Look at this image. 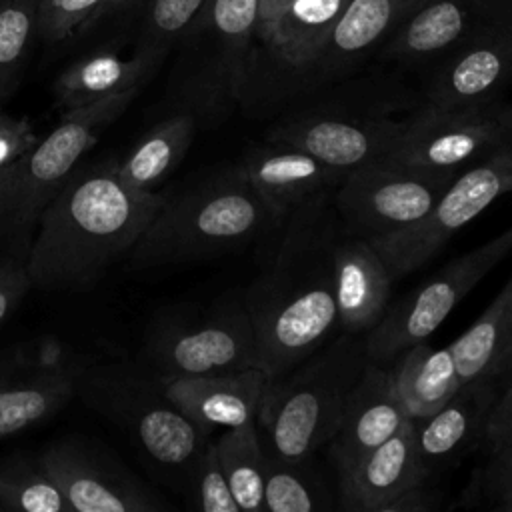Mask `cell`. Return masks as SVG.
<instances>
[{"label": "cell", "instance_id": "6da1fadb", "mask_svg": "<svg viewBox=\"0 0 512 512\" xmlns=\"http://www.w3.org/2000/svg\"><path fill=\"white\" fill-rule=\"evenodd\" d=\"M334 194L298 208L244 292L260 368L280 378L314 354L338 328L332 254L340 218Z\"/></svg>", "mask_w": 512, "mask_h": 512}, {"label": "cell", "instance_id": "7a4b0ae2", "mask_svg": "<svg viewBox=\"0 0 512 512\" xmlns=\"http://www.w3.org/2000/svg\"><path fill=\"white\" fill-rule=\"evenodd\" d=\"M166 192H134L116 176V158L80 162L42 210L26 256L32 288L88 292L124 260Z\"/></svg>", "mask_w": 512, "mask_h": 512}, {"label": "cell", "instance_id": "3957f363", "mask_svg": "<svg viewBox=\"0 0 512 512\" xmlns=\"http://www.w3.org/2000/svg\"><path fill=\"white\" fill-rule=\"evenodd\" d=\"M278 214L234 166L178 192L162 206L128 252L130 270L198 262L236 250L278 230Z\"/></svg>", "mask_w": 512, "mask_h": 512}, {"label": "cell", "instance_id": "277c9868", "mask_svg": "<svg viewBox=\"0 0 512 512\" xmlns=\"http://www.w3.org/2000/svg\"><path fill=\"white\" fill-rule=\"evenodd\" d=\"M76 396L124 430L146 460L180 488L210 442V434L168 400L158 374L140 358L100 362L78 356Z\"/></svg>", "mask_w": 512, "mask_h": 512}, {"label": "cell", "instance_id": "5b68a950", "mask_svg": "<svg viewBox=\"0 0 512 512\" xmlns=\"http://www.w3.org/2000/svg\"><path fill=\"white\" fill-rule=\"evenodd\" d=\"M368 362L364 334H340L266 384L256 426L266 452L308 458L336 434L348 396Z\"/></svg>", "mask_w": 512, "mask_h": 512}, {"label": "cell", "instance_id": "8992f818", "mask_svg": "<svg viewBox=\"0 0 512 512\" xmlns=\"http://www.w3.org/2000/svg\"><path fill=\"white\" fill-rule=\"evenodd\" d=\"M138 92L128 90L66 110L60 122L34 142L24 156L12 202L0 224V244L4 250L28 256L38 218L46 204L96 146L106 128L126 112Z\"/></svg>", "mask_w": 512, "mask_h": 512}, {"label": "cell", "instance_id": "52a82bcc", "mask_svg": "<svg viewBox=\"0 0 512 512\" xmlns=\"http://www.w3.org/2000/svg\"><path fill=\"white\" fill-rule=\"evenodd\" d=\"M260 0H210L178 44L192 48L178 84V110L200 126L220 122L240 104L256 38Z\"/></svg>", "mask_w": 512, "mask_h": 512}, {"label": "cell", "instance_id": "ba28073f", "mask_svg": "<svg viewBox=\"0 0 512 512\" xmlns=\"http://www.w3.org/2000/svg\"><path fill=\"white\" fill-rule=\"evenodd\" d=\"M512 146V104L504 100L442 108L426 102L404 118L386 162L434 174H460Z\"/></svg>", "mask_w": 512, "mask_h": 512}, {"label": "cell", "instance_id": "9c48e42d", "mask_svg": "<svg viewBox=\"0 0 512 512\" xmlns=\"http://www.w3.org/2000/svg\"><path fill=\"white\" fill-rule=\"evenodd\" d=\"M512 252V226L470 252L450 260L426 282L388 308L364 334L370 362H390L406 348L428 340L460 300Z\"/></svg>", "mask_w": 512, "mask_h": 512}, {"label": "cell", "instance_id": "30bf717a", "mask_svg": "<svg viewBox=\"0 0 512 512\" xmlns=\"http://www.w3.org/2000/svg\"><path fill=\"white\" fill-rule=\"evenodd\" d=\"M510 192L512 146H506L462 170L420 222L368 242L386 264L392 280L404 278L430 262L458 230Z\"/></svg>", "mask_w": 512, "mask_h": 512}, {"label": "cell", "instance_id": "8fae6325", "mask_svg": "<svg viewBox=\"0 0 512 512\" xmlns=\"http://www.w3.org/2000/svg\"><path fill=\"white\" fill-rule=\"evenodd\" d=\"M140 360L158 374H208L258 366L256 336L244 302L198 316L164 318L148 332Z\"/></svg>", "mask_w": 512, "mask_h": 512}, {"label": "cell", "instance_id": "7c38bea8", "mask_svg": "<svg viewBox=\"0 0 512 512\" xmlns=\"http://www.w3.org/2000/svg\"><path fill=\"white\" fill-rule=\"evenodd\" d=\"M456 176L380 160L348 172L332 200L344 232L376 240L420 222Z\"/></svg>", "mask_w": 512, "mask_h": 512}, {"label": "cell", "instance_id": "4fadbf2b", "mask_svg": "<svg viewBox=\"0 0 512 512\" xmlns=\"http://www.w3.org/2000/svg\"><path fill=\"white\" fill-rule=\"evenodd\" d=\"M70 512H162L170 504L102 442L70 434L38 454Z\"/></svg>", "mask_w": 512, "mask_h": 512}, {"label": "cell", "instance_id": "5bb4252c", "mask_svg": "<svg viewBox=\"0 0 512 512\" xmlns=\"http://www.w3.org/2000/svg\"><path fill=\"white\" fill-rule=\"evenodd\" d=\"M404 120L380 110L318 104L292 110L276 120L264 140L296 146L344 172L384 160L394 148Z\"/></svg>", "mask_w": 512, "mask_h": 512}, {"label": "cell", "instance_id": "9a60e30c", "mask_svg": "<svg viewBox=\"0 0 512 512\" xmlns=\"http://www.w3.org/2000/svg\"><path fill=\"white\" fill-rule=\"evenodd\" d=\"M78 356L54 338L14 344L0 354V440L26 432L76 396Z\"/></svg>", "mask_w": 512, "mask_h": 512}, {"label": "cell", "instance_id": "2e32d148", "mask_svg": "<svg viewBox=\"0 0 512 512\" xmlns=\"http://www.w3.org/2000/svg\"><path fill=\"white\" fill-rule=\"evenodd\" d=\"M430 66L424 84L426 102L458 108L502 100L512 86V10Z\"/></svg>", "mask_w": 512, "mask_h": 512}, {"label": "cell", "instance_id": "e0dca14e", "mask_svg": "<svg viewBox=\"0 0 512 512\" xmlns=\"http://www.w3.org/2000/svg\"><path fill=\"white\" fill-rule=\"evenodd\" d=\"M424 0H348L330 26L304 82V94L354 72L400 30Z\"/></svg>", "mask_w": 512, "mask_h": 512}, {"label": "cell", "instance_id": "ac0fdd59", "mask_svg": "<svg viewBox=\"0 0 512 512\" xmlns=\"http://www.w3.org/2000/svg\"><path fill=\"white\" fill-rule=\"evenodd\" d=\"M236 168L284 218L302 206L332 196L348 174L296 146L270 140L248 146Z\"/></svg>", "mask_w": 512, "mask_h": 512}, {"label": "cell", "instance_id": "d6986e66", "mask_svg": "<svg viewBox=\"0 0 512 512\" xmlns=\"http://www.w3.org/2000/svg\"><path fill=\"white\" fill-rule=\"evenodd\" d=\"M508 10L512 0H424L380 56L404 66L434 64Z\"/></svg>", "mask_w": 512, "mask_h": 512}, {"label": "cell", "instance_id": "ffe728a7", "mask_svg": "<svg viewBox=\"0 0 512 512\" xmlns=\"http://www.w3.org/2000/svg\"><path fill=\"white\" fill-rule=\"evenodd\" d=\"M158 380L168 400L212 434L254 422L270 378L252 366L208 374H158Z\"/></svg>", "mask_w": 512, "mask_h": 512}, {"label": "cell", "instance_id": "44dd1931", "mask_svg": "<svg viewBox=\"0 0 512 512\" xmlns=\"http://www.w3.org/2000/svg\"><path fill=\"white\" fill-rule=\"evenodd\" d=\"M404 420L390 366L368 360L348 396L340 426L328 442L336 474L346 472L366 452L388 440Z\"/></svg>", "mask_w": 512, "mask_h": 512}, {"label": "cell", "instance_id": "7402d4cb", "mask_svg": "<svg viewBox=\"0 0 512 512\" xmlns=\"http://www.w3.org/2000/svg\"><path fill=\"white\" fill-rule=\"evenodd\" d=\"M332 266L338 328L344 334L370 332L390 308L394 280L386 264L366 238L342 230Z\"/></svg>", "mask_w": 512, "mask_h": 512}, {"label": "cell", "instance_id": "603a6c76", "mask_svg": "<svg viewBox=\"0 0 512 512\" xmlns=\"http://www.w3.org/2000/svg\"><path fill=\"white\" fill-rule=\"evenodd\" d=\"M424 472L414 442V420L406 418L382 444L338 474V500L346 512H380L402 490L422 484Z\"/></svg>", "mask_w": 512, "mask_h": 512}, {"label": "cell", "instance_id": "cb8c5ba5", "mask_svg": "<svg viewBox=\"0 0 512 512\" xmlns=\"http://www.w3.org/2000/svg\"><path fill=\"white\" fill-rule=\"evenodd\" d=\"M498 386L496 378L464 382L434 414L414 420L416 454L426 474L448 466L482 440Z\"/></svg>", "mask_w": 512, "mask_h": 512}, {"label": "cell", "instance_id": "d4e9b609", "mask_svg": "<svg viewBox=\"0 0 512 512\" xmlns=\"http://www.w3.org/2000/svg\"><path fill=\"white\" fill-rule=\"evenodd\" d=\"M198 128V118L188 110L162 118L120 160L116 158L118 180L134 192H158L186 158Z\"/></svg>", "mask_w": 512, "mask_h": 512}, {"label": "cell", "instance_id": "484cf974", "mask_svg": "<svg viewBox=\"0 0 512 512\" xmlns=\"http://www.w3.org/2000/svg\"><path fill=\"white\" fill-rule=\"evenodd\" d=\"M154 72L156 68L138 54L130 58H122L112 50L88 54L56 78V106L66 112L128 90H142Z\"/></svg>", "mask_w": 512, "mask_h": 512}, {"label": "cell", "instance_id": "4316f807", "mask_svg": "<svg viewBox=\"0 0 512 512\" xmlns=\"http://www.w3.org/2000/svg\"><path fill=\"white\" fill-rule=\"evenodd\" d=\"M390 366L394 386L406 418L422 420L434 414L460 386L454 352L418 342L394 358Z\"/></svg>", "mask_w": 512, "mask_h": 512}, {"label": "cell", "instance_id": "83f0119b", "mask_svg": "<svg viewBox=\"0 0 512 512\" xmlns=\"http://www.w3.org/2000/svg\"><path fill=\"white\" fill-rule=\"evenodd\" d=\"M512 346V274L480 318L450 344L460 384L496 378L498 366Z\"/></svg>", "mask_w": 512, "mask_h": 512}, {"label": "cell", "instance_id": "f1b7e54d", "mask_svg": "<svg viewBox=\"0 0 512 512\" xmlns=\"http://www.w3.org/2000/svg\"><path fill=\"white\" fill-rule=\"evenodd\" d=\"M216 452L240 512L264 510L266 448L256 420L222 430Z\"/></svg>", "mask_w": 512, "mask_h": 512}, {"label": "cell", "instance_id": "f546056e", "mask_svg": "<svg viewBox=\"0 0 512 512\" xmlns=\"http://www.w3.org/2000/svg\"><path fill=\"white\" fill-rule=\"evenodd\" d=\"M308 458H282L266 452V512H326L330 494Z\"/></svg>", "mask_w": 512, "mask_h": 512}, {"label": "cell", "instance_id": "4dcf8cb0", "mask_svg": "<svg viewBox=\"0 0 512 512\" xmlns=\"http://www.w3.org/2000/svg\"><path fill=\"white\" fill-rule=\"evenodd\" d=\"M0 510L70 512V506L40 456L16 452L0 460Z\"/></svg>", "mask_w": 512, "mask_h": 512}, {"label": "cell", "instance_id": "1f68e13d", "mask_svg": "<svg viewBox=\"0 0 512 512\" xmlns=\"http://www.w3.org/2000/svg\"><path fill=\"white\" fill-rule=\"evenodd\" d=\"M210 0H150L142 18L134 54L156 70L168 52L200 18Z\"/></svg>", "mask_w": 512, "mask_h": 512}, {"label": "cell", "instance_id": "d6a6232c", "mask_svg": "<svg viewBox=\"0 0 512 512\" xmlns=\"http://www.w3.org/2000/svg\"><path fill=\"white\" fill-rule=\"evenodd\" d=\"M38 0H0V110L18 88L38 38Z\"/></svg>", "mask_w": 512, "mask_h": 512}, {"label": "cell", "instance_id": "836d02e7", "mask_svg": "<svg viewBox=\"0 0 512 512\" xmlns=\"http://www.w3.org/2000/svg\"><path fill=\"white\" fill-rule=\"evenodd\" d=\"M182 490L190 506L200 512H240L226 474L222 470L216 442H208L192 464Z\"/></svg>", "mask_w": 512, "mask_h": 512}, {"label": "cell", "instance_id": "e575fe53", "mask_svg": "<svg viewBox=\"0 0 512 512\" xmlns=\"http://www.w3.org/2000/svg\"><path fill=\"white\" fill-rule=\"evenodd\" d=\"M38 138L28 118L0 110V224L12 202L24 156Z\"/></svg>", "mask_w": 512, "mask_h": 512}, {"label": "cell", "instance_id": "d590c367", "mask_svg": "<svg viewBox=\"0 0 512 512\" xmlns=\"http://www.w3.org/2000/svg\"><path fill=\"white\" fill-rule=\"evenodd\" d=\"M100 0H38V38L50 44L64 42L82 32L84 22Z\"/></svg>", "mask_w": 512, "mask_h": 512}, {"label": "cell", "instance_id": "8d00e7d4", "mask_svg": "<svg viewBox=\"0 0 512 512\" xmlns=\"http://www.w3.org/2000/svg\"><path fill=\"white\" fill-rule=\"evenodd\" d=\"M30 290L32 282L26 270V256L4 250L0 256V328Z\"/></svg>", "mask_w": 512, "mask_h": 512}, {"label": "cell", "instance_id": "74e56055", "mask_svg": "<svg viewBox=\"0 0 512 512\" xmlns=\"http://www.w3.org/2000/svg\"><path fill=\"white\" fill-rule=\"evenodd\" d=\"M480 486L492 508L512 496V440L494 452H488Z\"/></svg>", "mask_w": 512, "mask_h": 512}, {"label": "cell", "instance_id": "f35d334b", "mask_svg": "<svg viewBox=\"0 0 512 512\" xmlns=\"http://www.w3.org/2000/svg\"><path fill=\"white\" fill-rule=\"evenodd\" d=\"M512 440V380L498 386V394L484 422L482 444L486 452H494Z\"/></svg>", "mask_w": 512, "mask_h": 512}, {"label": "cell", "instance_id": "ab89813d", "mask_svg": "<svg viewBox=\"0 0 512 512\" xmlns=\"http://www.w3.org/2000/svg\"><path fill=\"white\" fill-rule=\"evenodd\" d=\"M440 506V494L432 488H426L424 482L410 486L388 500L380 512H430Z\"/></svg>", "mask_w": 512, "mask_h": 512}, {"label": "cell", "instance_id": "60d3db41", "mask_svg": "<svg viewBox=\"0 0 512 512\" xmlns=\"http://www.w3.org/2000/svg\"><path fill=\"white\" fill-rule=\"evenodd\" d=\"M294 0H260L258 4V20H256V38H254V48L260 46L272 30L276 28L278 20L286 14ZM252 48V50H254Z\"/></svg>", "mask_w": 512, "mask_h": 512}, {"label": "cell", "instance_id": "b9f144b4", "mask_svg": "<svg viewBox=\"0 0 512 512\" xmlns=\"http://www.w3.org/2000/svg\"><path fill=\"white\" fill-rule=\"evenodd\" d=\"M134 2H138V0H100V2L96 4V8L92 10V14L88 16V20L84 22L82 32L96 28L102 20H106V18H110V16H114V14L122 12V10H126V8L132 6Z\"/></svg>", "mask_w": 512, "mask_h": 512}, {"label": "cell", "instance_id": "7bdbcfd3", "mask_svg": "<svg viewBox=\"0 0 512 512\" xmlns=\"http://www.w3.org/2000/svg\"><path fill=\"white\" fill-rule=\"evenodd\" d=\"M496 380H498V384L512 380V346H510V350L506 352V356L502 358V362H500V366H498Z\"/></svg>", "mask_w": 512, "mask_h": 512}, {"label": "cell", "instance_id": "ee69618b", "mask_svg": "<svg viewBox=\"0 0 512 512\" xmlns=\"http://www.w3.org/2000/svg\"><path fill=\"white\" fill-rule=\"evenodd\" d=\"M494 510H500V512H512V496H510V498H506L504 502L496 504V506H494Z\"/></svg>", "mask_w": 512, "mask_h": 512}]
</instances>
